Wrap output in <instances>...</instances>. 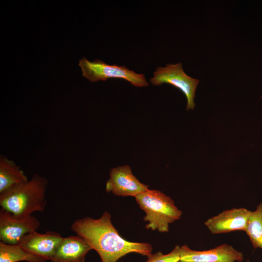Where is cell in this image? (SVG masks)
I'll return each mask as SVG.
<instances>
[{
	"label": "cell",
	"instance_id": "cell-5",
	"mask_svg": "<svg viewBox=\"0 0 262 262\" xmlns=\"http://www.w3.org/2000/svg\"><path fill=\"white\" fill-rule=\"evenodd\" d=\"M149 81L154 85L166 83L179 89L186 98V110L194 109L195 93L199 81L187 75L182 69L181 63L168 64L165 67H157Z\"/></svg>",
	"mask_w": 262,
	"mask_h": 262
},
{
	"label": "cell",
	"instance_id": "cell-13",
	"mask_svg": "<svg viewBox=\"0 0 262 262\" xmlns=\"http://www.w3.org/2000/svg\"><path fill=\"white\" fill-rule=\"evenodd\" d=\"M46 262L42 258L23 249L19 244L8 245L0 242V262Z\"/></svg>",
	"mask_w": 262,
	"mask_h": 262
},
{
	"label": "cell",
	"instance_id": "cell-15",
	"mask_svg": "<svg viewBox=\"0 0 262 262\" xmlns=\"http://www.w3.org/2000/svg\"><path fill=\"white\" fill-rule=\"evenodd\" d=\"M180 247L177 245L169 253L164 254L159 251L147 257L146 262H179Z\"/></svg>",
	"mask_w": 262,
	"mask_h": 262
},
{
	"label": "cell",
	"instance_id": "cell-10",
	"mask_svg": "<svg viewBox=\"0 0 262 262\" xmlns=\"http://www.w3.org/2000/svg\"><path fill=\"white\" fill-rule=\"evenodd\" d=\"M251 213L244 208L228 209L209 218L204 224L213 234L245 231Z\"/></svg>",
	"mask_w": 262,
	"mask_h": 262
},
{
	"label": "cell",
	"instance_id": "cell-8",
	"mask_svg": "<svg viewBox=\"0 0 262 262\" xmlns=\"http://www.w3.org/2000/svg\"><path fill=\"white\" fill-rule=\"evenodd\" d=\"M179 262H242L243 253L232 246L223 244L206 250H195L186 245L180 247Z\"/></svg>",
	"mask_w": 262,
	"mask_h": 262
},
{
	"label": "cell",
	"instance_id": "cell-2",
	"mask_svg": "<svg viewBox=\"0 0 262 262\" xmlns=\"http://www.w3.org/2000/svg\"><path fill=\"white\" fill-rule=\"evenodd\" d=\"M48 179L34 174L30 180L0 193L1 208L19 216L43 212L47 205Z\"/></svg>",
	"mask_w": 262,
	"mask_h": 262
},
{
	"label": "cell",
	"instance_id": "cell-12",
	"mask_svg": "<svg viewBox=\"0 0 262 262\" xmlns=\"http://www.w3.org/2000/svg\"><path fill=\"white\" fill-rule=\"evenodd\" d=\"M19 166L6 156H0V193L28 181Z\"/></svg>",
	"mask_w": 262,
	"mask_h": 262
},
{
	"label": "cell",
	"instance_id": "cell-3",
	"mask_svg": "<svg viewBox=\"0 0 262 262\" xmlns=\"http://www.w3.org/2000/svg\"><path fill=\"white\" fill-rule=\"evenodd\" d=\"M135 200L146 216L144 219L148 223L147 229L167 232L169 225L179 219L182 212L174 204L169 196L157 190H147L138 195Z\"/></svg>",
	"mask_w": 262,
	"mask_h": 262
},
{
	"label": "cell",
	"instance_id": "cell-11",
	"mask_svg": "<svg viewBox=\"0 0 262 262\" xmlns=\"http://www.w3.org/2000/svg\"><path fill=\"white\" fill-rule=\"evenodd\" d=\"M92 248L81 237H63L52 258V262H84L86 254Z\"/></svg>",
	"mask_w": 262,
	"mask_h": 262
},
{
	"label": "cell",
	"instance_id": "cell-7",
	"mask_svg": "<svg viewBox=\"0 0 262 262\" xmlns=\"http://www.w3.org/2000/svg\"><path fill=\"white\" fill-rule=\"evenodd\" d=\"M110 178L106 183V191L116 196L135 197L147 190L148 186L141 183L127 165L111 169Z\"/></svg>",
	"mask_w": 262,
	"mask_h": 262
},
{
	"label": "cell",
	"instance_id": "cell-1",
	"mask_svg": "<svg viewBox=\"0 0 262 262\" xmlns=\"http://www.w3.org/2000/svg\"><path fill=\"white\" fill-rule=\"evenodd\" d=\"M71 229L98 253L101 262H116L130 253L147 257L152 254L150 244L132 242L123 238L113 226L111 214L107 212L98 219L85 217L77 219L71 225Z\"/></svg>",
	"mask_w": 262,
	"mask_h": 262
},
{
	"label": "cell",
	"instance_id": "cell-9",
	"mask_svg": "<svg viewBox=\"0 0 262 262\" xmlns=\"http://www.w3.org/2000/svg\"><path fill=\"white\" fill-rule=\"evenodd\" d=\"M63 238L55 231L39 233L34 231L25 235L19 245L27 252L46 261H51Z\"/></svg>",
	"mask_w": 262,
	"mask_h": 262
},
{
	"label": "cell",
	"instance_id": "cell-16",
	"mask_svg": "<svg viewBox=\"0 0 262 262\" xmlns=\"http://www.w3.org/2000/svg\"><path fill=\"white\" fill-rule=\"evenodd\" d=\"M249 262V261H248H248H247V262Z\"/></svg>",
	"mask_w": 262,
	"mask_h": 262
},
{
	"label": "cell",
	"instance_id": "cell-4",
	"mask_svg": "<svg viewBox=\"0 0 262 262\" xmlns=\"http://www.w3.org/2000/svg\"><path fill=\"white\" fill-rule=\"evenodd\" d=\"M79 65L82 76L92 82L116 78L125 80L137 87L149 84L144 74L137 73L125 66L109 65L98 59L89 61L84 57L79 60Z\"/></svg>",
	"mask_w": 262,
	"mask_h": 262
},
{
	"label": "cell",
	"instance_id": "cell-14",
	"mask_svg": "<svg viewBox=\"0 0 262 262\" xmlns=\"http://www.w3.org/2000/svg\"><path fill=\"white\" fill-rule=\"evenodd\" d=\"M245 231L254 248L262 249V203L251 212Z\"/></svg>",
	"mask_w": 262,
	"mask_h": 262
},
{
	"label": "cell",
	"instance_id": "cell-6",
	"mask_svg": "<svg viewBox=\"0 0 262 262\" xmlns=\"http://www.w3.org/2000/svg\"><path fill=\"white\" fill-rule=\"evenodd\" d=\"M40 226L33 215L16 216L1 208L0 209V242L17 245L26 235L36 231Z\"/></svg>",
	"mask_w": 262,
	"mask_h": 262
}]
</instances>
